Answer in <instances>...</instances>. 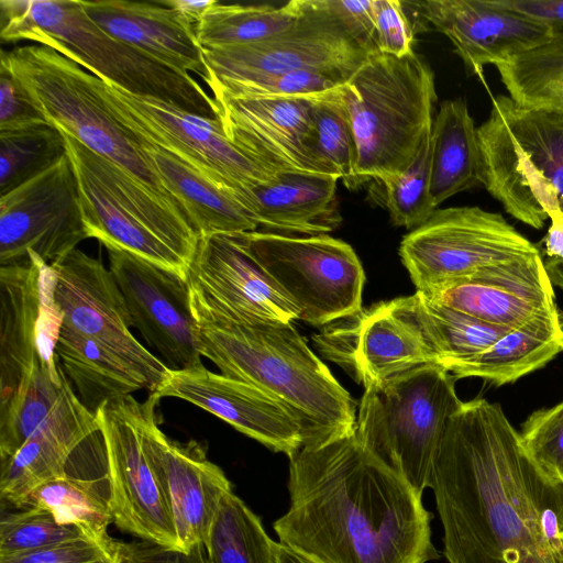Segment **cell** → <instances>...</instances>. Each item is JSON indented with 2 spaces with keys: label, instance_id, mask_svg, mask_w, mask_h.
<instances>
[{
  "label": "cell",
  "instance_id": "55",
  "mask_svg": "<svg viewBox=\"0 0 563 563\" xmlns=\"http://www.w3.org/2000/svg\"><path fill=\"white\" fill-rule=\"evenodd\" d=\"M107 563H113V560H112V561H110V562H107Z\"/></svg>",
  "mask_w": 563,
  "mask_h": 563
},
{
  "label": "cell",
  "instance_id": "39",
  "mask_svg": "<svg viewBox=\"0 0 563 563\" xmlns=\"http://www.w3.org/2000/svg\"><path fill=\"white\" fill-rule=\"evenodd\" d=\"M65 154L63 132L48 121L0 131V196L42 174Z\"/></svg>",
  "mask_w": 563,
  "mask_h": 563
},
{
  "label": "cell",
  "instance_id": "53",
  "mask_svg": "<svg viewBox=\"0 0 563 563\" xmlns=\"http://www.w3.org/2000/svg\"><path fill=\"white\" fill-rule=\"evenodd\" d=\"M275 554L276 563H319L305 553L280 542L275 543Z\"/></svg>",
  "mask_w": 563,
  "mask_h": 563
},
{
  "label": "cell",
  "instance_id": "52",
  "mask_svg": "<svg viewBox=\"0 0 563 563\" xmlns=\"http://www.w3.org/2000/svg\"><path fill=\"white\" fill-rule=\"evenodd\" d=\"M551 224L543 238L544 252L549 258L563 260V216L554 213L550 217Z\"/></svg>",
  "mask_w": 563,
  "mask_h": 563
},
{
  "label": "cell",
  "instance_id": "20",
  "mask_svg": "<svg viewBox=\"0 0 563 563\" xmlns=\"http://www.w3.org/2000/svg\"><path fill=\"white\" fill-rule=\"evenodd\" d=\"M109 269L133 328L170 369L202 366L197 319L186 277L131 253L108 249Z\"/></svg>",
  "mask_w": 563,
  "mask_h": 563
},
{
  "label": "cell",
  "instance_id": "36",
  "mask_svg": "<svg viewBox=\"0 0 563 563\" xmlns=\"http://www.w3.org/2000/svg\"><path fill=\"white\" fill-rule=\"evenodd\" d=\"M413 297L420 321L438 356V364L451 374L510 331L432 302L417 290Z\"/></svg>",
  "mask_w": 563,
  "mask_h": 563
},
{
  "label": "cell",
  "instance_id": "41",
  "mask_svg": "<svg viewBox=\"0 0 563 563\" xmlns=\"http://www.w3.org/2000/svg\"><path fill=\"white\" fill-rule=\"evenodd\" d=\"M431 164L432 132L402 173L382 181L386 191V208L394 225L412 231L427 222L437 210L430 195Z\"/></svg>",
  "mask_w": 563,
  "mask_h": 563
},
{
  "label": "cell",
  "instance_id": "34",
  "mask_svg": "<svg viewBox=\"0 0 563 563\" xmlns=\"http://www.w3.org/2000/svg\"><path fill=\"white\" fill-rule=\"evenodd\" d=\"M21 508L45 510L92 538H109L108 527L113 523L108 474L67 473L53 478L34 488Z\"/></svg>",
  "mask_w": 563,
  "mask_h": 563
},
{
  "label": "cell",
  "instance_id": "38",
  "mask_svg": "<svg viewBox=\"0 0 563 563\" xmlns=\"http://www.w3.org/2000/svg\"><path fill=\"white\" fill-rule=\"evenodd\" d=\"M275 543L232 490L221 499L203 542L209 563H276Z\"/></svg>",
  "mask_w": 563,
  "mask_h": 563
},
{
  "label": "cell",
  "instance_id": "30",
  "mask_svg": "<svg viewBox=\"0 0 563 563\" xmlns=\"http://www.w3.org/2000/svg\"><path fill=\"white\" fill-rule=\"evenodd\" d=\"M563 352V311L540 314L510 330L486 350L464 362L452 375L477 377L493 385L511 384L544 367Z\"/></svg>",
  "mask_w": 563,
  "mask_h": 563
},
{
  "label": "cell",
  "instance_id": "27",
  "mask_svg": "<svg viewBox=\"0 0 563 563\" xmlns=\"http://www.w3.org/2000/svg\"><path fill=\"white\" fill-rule=\"evenodd\" d=\"M79 1L89 19L113 38L177 73H195L206 80L196 27L179 12L157 1Z\"/></svg>",
  "mask_w": 563,
  "mask_h": 563
},
{
  "label": "cell",
  "instance_id": "2",
  "mask_svg": "<svg viewBox=\"0 0 563 563\" xmlns=\"http://www.w3.org/2000/svg\"><path fill=\"white\" fill-rule=\"evenodd\" d=\"M289 457L290 505L279 542L319 563H427L439 559L432 515L356 431Z\"/></svg>",
  "mask_w": 563,
  "mask_h": 563
},
{
  "label": "cell",
  "instance_id": "6",
  "mask_svg": "<svg viewBox=\"0 0 563 563\" xmlns=\"http://www.w3.org/2000/svg\"><path fill=\"white\" fill-rule=\"evenodd\" d=\"M63 135L88 239L186 277L199 240L186 214L70 135Z\"/></svg>",
  "mask_w": 563,
  "mask_h": 563
},
{
  "label": "cell",
  "instance_id": "43",
  "mask_svg": "<svg viewBox=\"0 0 563 563\" xmlns=\"http://www.w3.org/2000/svg\"><path fill=\"white\" fill-rule=\"evenodd\" d=\"M16 510L1 517L0 556L20 554L89 537L76 526L59 523L45 510L35 508Z\"/></svg>",
  "mask_w": 563,
  "mask_h": 563
},
{
  "label": "cell",
  "instance_id": "7",
  "mask_svg": "<svg viewBox=\"0 0 563 563\" xmlns=\"http://www.w3.org/2000/svg\"><path fill=\"white\" fill-rule=\"evenodd\" d=\"M0 63L49 123L184 212L147 161L136 134L112 113L97 76L38 44L1 51Z\"/></svg>",
  "mask_w": 563,
  "mask_h": 563
},
{
  "label": "cell",
  "instance_id": "21",
  "mask_svg": "<svg viewBox=\"0 0 563 563\" xmlns=\"http://www.w3.org/2000/svg\"><path fill=\"white\" fill-rule=\"evenodd\" d=\"M212 98L217 119L229 141L264 169L275 175L333 176L314 151L311 115L314 97Z\"/></svg>",
  "mask_w": 563,
  "mask_h": 563
},
{
  "label": "cell",
  "instance_id": "40",
  "mask_svg": "<svg viewBox=\"0 0 563 563\" xmlns=\"http://www.w3.org/2000/svg\"><path fill=\"white\" fill-rule=\"evenodd\" d=\"M314 151L347 188H355L356 145L341 86L312 99Z\"/></svg>",
  "mask_w": 563,
  "mask_h": 563
},
{
  "label": "cell",
  "instance_id": "26",
  "mask_svg": "<svg viewBox=\"0 0 563 563\" xmlns=\"http://www.w3.org/2000/svg\"><path fill=\"white\" fill-rule=\"evenodd\" d=\"M99 432L96 415L84 406L69 384L43 423L13 455L0 461L2 506L18 509L43 483L67 473H79L70 466L73 457Z\"/></svg>",
  "mask_w": 563,
  "mask_h": 563
},
{
  "label": "cell",
  "instance_id": "15",
  "mask_svg": "<svg viewBox=\"0 0 563 563\" xmlns=\"http://www.w3.org/2000/svg\"><path fill=\"white\" fill-rule=\"evenodd\" d=\"M88 239L67 153L52 167L0 196V266L30 254L52 265Z\"/></svg>",
  "mask_w": 563,
  "mask_h": 563
},
{
  "label": "cell",
  "instance_id": "12",
  "mask_svg": "<svg viewBox=\"0 0 563 563\" xmlns=\"http://www.w3.org/2000/svg\"><path fill=\"white\" fill-rule=\"evenodd\" d=\"M373 53L354 36L328 0H299L297 19L287 30L252 44L202 48L205 82L301 69L351 78Z\"/></svg>",
  "mask_w": 563,
  "mask_h": 563
},
{
  "label": "cell",
  "instance_id": "14",
  "mask_svg": "<svg viewBox=\"0 0 563 563\" xmlns=\"http://www.w3.org/2000/svg\"><path fill=\"white\" fill-rule=\"evenodd\" d=\"M98 89L122 123L223 188L239 189L277 177L238 150L217 118L129 92L100 78Z\"/></svg>",
  "mask_w": 563,
  "mask_h": 563
},
{
  "label": "cell",
  "instance_id": "46",
  "mask_svg": "<svg viewBox=\"0 0 563 563\" xmlns=\"http://www.w3.org/2000/svg\"><path fill=\"white\" fill-rule=\"evenodd\" d=\"M373 14L378 52L395 57L415 53L413 30L401 1L373 0Z\"/></svg>",
  "mask_w": 563,
  "mask_h": 563
},
{
  "label": "cell",
  "instance_id": "28",
  "mask_svg": "<svg viewBox=\"0 0 563 563\" xmlns=\"http://www.w3.org/2000/svg\"><path fill=\"white\" fill-rule=\"evenodd\" d=\"M335 176L284 173L269 181L231 189L257 228L273 233L319 235L342 221Z\"/></svg>",
  "mask_w": 563,
  "mask_h": 563
},
{
  "label": "cell",
  "instance_id": "13",
  "mask_svg": "<svg viewBox=\"0 0 563 563\" xmlns=\"http://www.w3.org/2000/svg\"><path fill=\"white\" fill-rule=\"evenodd\" d=\"M318 352L364 389L427 364L438 356L417 312L413 295L361 308L313 335Z\"/></svg>",
  "mask_w": 563,
  "mask_h": 563
},
{
  "label": "cell",
  "instance_id": "17",
  "mask_svg": "<svg viewBox=\"0 0 563 563\" xmlns=\"http://www.w3.org/2000/svg\"><path fill=\"white\" fill-rule=\"evenodd\" d=\"M194 307L244 323H291L299 309L239 233L199 236L186 273Z\"/></svg>",
  "mask_w": 563,
  "mask_h": 563
},
{
  "label": "cell",
  "instance_id": "49",
  "mask_svg": "<svg viewBox=\"0 0 563 563\" xmlns=\"http://www.w3.org/2000/svg\"><path fill=\"white\" fill-rule=\"evenodd\" d=\"M354 36L369 51L377 52L373 0H328Z\"/></svg>",
  "mask_w": 563,
  "mask_h": 563
},
{
  "label": "cell",
  "instance_id": "11",
  "mask_svg": "<svg viewBox=\"0 0 563 563\" xmlns=\"http://www.w3.org/2000/svg\"><path fill=\"white\" fill-rule=\"evenodd\" d=\"M538 254L539 247L501 214L479 207L437 209L399 246L401 262L419 291Z\"/></svg>",
  "mask_w": 563,
  "mask_h": 563
},
{
  "label": "cell",
  "instance_id": "9",
  "mask_svg": "<svg viewBox=\"0 0 563 563\" xmlns=\"http://www.w3.org/2000/svg\"><path fill=\"white\" fill-rule=\"evenodd\" d=\"M455 382L442 366L427 364L364 389L358 405L355 431L362 443L419 495L429 487L445 428L464 402Z\"/></svg>",
  "mask_w": 563,
  "mask_h": 563
},
{
  "label": "cell",
  "instance_id": "51",
  "mask_svg": "<svg viewBox=\"0 0 563 563\" xmlns=\"http://www.w3.org/2000/svg\"><path fill=\"white\" fill-rule=\"evenodd\" d=\"M157 2L174 9L196 25L216 0H162Z\"/></svg>",
  "mask_w": 563,
  "mask_h": 563
},
{
  "label": "cell",
  "instance_id": "37",
  "mask_svg": "<svg viewBox=\"0 0 563 563\" xmlns=\"http://www.w3.org/2000/svg\"><path fill=\"white\" fill-rule=\"evenodd\" d=\"M496 68L514 101L563 113V36H552Z\"/></svg>",
  "mask_w": 563,
  "mask_h": 563
},
{
  "label": "cell",
  "instance_id": "29",
  "mask_svg": "<svg viewBox=\"0 0 563 563\" xmlns=\"http://www.w3.org/2000/svg\"><path fill=\"white\" fill-rule=\"evenodd\" d=\"M133 132L165 189L181 207L199 236L257 230L231 189L219 186L181 158Z\"/></svg>",
  "mask_w": 563,
  "mask_h": 563
},
{
  "label": "cell",
  "instance_id": "8",
  "mask_svg": "<svg viewBox=\"0 0 563 563\" xmlns=\"http://www.w3.org/2000/svg\"><path fill=\"white\" fill-rule=\"evenodd\" d=\"M477 135L481 184L507 213L537 230L563 216V113L497 96Z\"/></svg>",
  "mask_w": 563,
  "mask_h": 563
},
{
  "label": "cell",
  "instance_id": "4",
  "mask_svg": "<svg viewBox=\"0 0 563 563\" xmlns=\"http://www.w3.org/2000/svg\"><path fill=\"white\" fill-rule=\"evenodd\" d=\"M0 37L3 43L32 41L51 47L129 92L217 118L213 98L191 75L113 38L89 19L79 0H0Z\"/></svg>",
  "mask_w": 563,
  "mask_h": 563
},
{
  "label": "cell",
  "instance_id": "24",
  "mask_svg": "<svg viewBox=\"0 0 563 563\" xmlns=\"http://www.w3.org/2000/svg\"><path fill=\"white\" fill-rule=\"evenodd\" d=\"M419 292L432 302L510 330L559 309L541 254L489 266Z\"/></svg>",
  "mask_w": 563,
  "mask_h": 563
},
{
  "label": "cell",
  "instance_id": "10",
  "mask_svg": "<svg viewBox=\"0 0 563 563\" xmlns=\"http://www.w3.org/2000/svg\"><path fill=\"white\" fill-rule=\"evenodd\" d=\"M251 255L299 309V319L324 327L362 308L364 268L352 246L328 234L239 233Z\"/></svg>",
  "mask_w": 563,
  "mask_h": 563
},
{
  "label": "cell",
  "instance_id": "23",
  "mask_svg": "<svg viewBox=\"0 0 563 563\" xmlns=\"http://www.w3.org/2000/svg\"><path fill=\"white\" fill-rule=\"evenodd\" d=\"M151 394L188 401L228 422L274 452L290 456L302 446L301 429L275 398L247 383L216 374L203 365L170 369Z\"/></svg>",
  "mask_w": 563,
  "mask_h": 563
},
{
  "label": "cell",
  "instance_id": "25",
  "mask_svg": "<svg viewBox=\"0 0 563 563\" xmlns=\"http://www.w3.org/2000/svg\"><path fill=\"white\" fill-rule=\"evenodd\" d=\"M424 19L453 44L467 73L483 77L499 65L552 38L544 24L498 0H427L417 3Z\"/></svg>",
  "mask_w": 563,
  "mask_h": 563
},
{
  "label": "cell",
  "instance_id": "31",
  "mask_svg": "<svg viewBox=\"0 0 563 563\" xmlns=\"http://www.w3.org/2000/svg\"><path fill=\"white\" fill-rule=\"evenodd\" d=\"M55 353L58 363L84 406L96 411L114 400L146 388L150 380L134 366L97 341L60 323Z\"/></svg>",
  "mask_w": 563,
  "mask_h": 563
},
{
  "label": "cell",
  "instance_id": "48",
  "mask_svg": "<svg viewBox=\"0 0 563 563\" xmlns=\"http://www.w3.org/2000/svg\"><path fill=\"white\" fill-rule=\"evenodd\" d=\"M47 121L8 67L0 63V131Z\"/></svg>",
  "mask_w": 563,
  "mask_h": 563
},
{
  "label": "cell",
  "instance_id": "44",
  "mask_svg": "<svg viewBox=\"0 0 563 563\" xmlns=\"http://www.w3.org/2000/svg\"><path fill=\"white\" fill-rule=\"evenodd\" d=\"M520 438L531 460L563 485V400L533 411L522 423Z\"/></svg>",
  "mask_w": 563,
  "mask_h": 563
},
{
  "label": "cell",
  "instance_id": "33",
  "mask_svg": "<svg viewBox=\"0 0 563 563\" xmlns=\"http://www.w3.org/2000/svg\"><path fill=\"white\" fill-rule=\"evenodd\" d=\"M40 357L14 395L0 404V461L13 455L52 413L69 382L55 353L44 344Z\"/></svg>",
  "mask_w": 563,
  "mask_h": 563
},
{
  "label": "cell",
  "instance_id": "5",
  "mask_svg": "<svg viewBox=\"0 0 563 563\" xmlns=\"http://www.w3.org/2000/svg\"><path fill=\"white\" fill-rule=\"evenodd\" d=\"M356 145L355 187L402 173L432 132L438 96L423 57L375 52L341 86Z\"/></svg>",
  "mask_w": 563,
  "mask_h": 563
},
{
  "label": "cell",
  "instance_id": "45",
  "mask_svg": "<svg viewBox=\"0 0 563 563\" xmlns=\"http://www.w3.org/2000/svg\"><path fill=\"white\" fill-rule=\"evenodd\" d=\"M114 539L81 538L46 548L0 556V563H107L113 560Z\"/></svg>",
  "mask_w": 563,
  "mask_h": 563
},
{
  "label": "cell",
  "instance_id": "18",
  "mask_svg": "<svg viewBox=\"0 0 563 563\" xmlns=\"http://www.w3.org/2000/svg\"><path fill=\"white\" fill-rule=\"evenodd\" d=\"M51 267L53 300L62 324L125 360L150 380L154 391L169 368L132 334L124 298L110 269L79 249Z\"/></svg>",
  "mask_w": 563,
  "mask_h": 563
},
{
  "label": "cell",
  "instance_id": "32",
  "mask_svg": "<svg viewBox=\"0 0 563 563\" xmlns=\"http://www.w3.org/2000/svg\"><path fill=\"white\" fill-rule=\"evenodd\" d=\"M477 128L463 99L443 101L432 124L430 195L438 208L450 197L481 184Z\"/></svg>",
  "mask_w": 563,
  "mask_h": 563
},
{
  "label": "cell",
  "instance_id": "1",
  "mask_svg": "<svg viewBox=\"0 0 563 563\" xmlns=\"http://www.w3.org/2000/svg\"><path fill=\"white\" fill-rule=\"evenodd\" d=\"M429 487L449 563H563V485L531 460L499 404L463 402Z\"/></svg>",
  "mask_w": 563,
  "mask_h": 563
},
{
  "label": "cell",
  "instance_id": "16",
  "mask_svg": "<svg viewBox=\"0 0 563 563\" xmlns=\"http://www.w3.org/2000/svg\"><path fill=\"white\" fill-rule=\"evenodd\" d=\"M139 404L128 395L104 402L95 413L106 452L113 523L141 540L178 548L166 495L142 446Z\"/></svg>",
  "mask_w": 563,
  "mask_h": 563
},
{
  "label": "cell",
  "instance_id": "35",
  "mask_svg": "<svg viewBox=\"0 0 563 563\" xmlns=\"http://www.w3.org/2000/svg\"><path fill=\"white\" fill-rule=\"evenodd\" d=\"M299 0L283 7L225 4L216 0L195 25L202 48L236 46L267 40L297 19Z\"/></svg>",
  "mask_w": 563,
  "mask_h": 563
},
{
  "label": "cell",
  "instance_id": "3",
  "mask_svg": "<svg viewBox=\"0 0 563 563\" xmlns=\"http://www.w3.org/2000/svg\"><path fill=\"white\" fill-rule=\"evenodd\" d=\"M201 356L253 385L297 420L302 446L355 431L357 404L291 323H244L192 306Z\"/></svg>",
  "mask_w": 563,
  "mask_h": 563
},
{
  "label": "cell",
  "instance_id": "50",
  "mask_svg": "<svg viewBox=\"0 0 563 563\" xmlns=\"http://www.w3.org/2000/svg\"><path fill=\"white\" fill-rule=\"evenodd\" d=\"M504 7L525 14L563 36V0H498Z\"/></svg>",
  "mask_w": 563,
  "mask_h": 563
},
{
  "label": "cell",
  "instance_id": "22",
  "mask_svg": "<svg viewBox=\"0 0 563 563\" xmlns=\"http://www.w3.org/2000/svg\"><path fill=\"white\" fill-rule=\"evenodd\" d=\"M53 271L33 254L0 266V404L10 399L35 366L41 338L58 330Z\"/></svg>",
  "mask_w": 563,
  "mask_h": 563
},
{
  "label": "cell",
  "instance_id": "19",
  "mask_svg": "<svg viewBox=\"0 0 563 563\" xmlns=\"http://www.w3.org/2000/svg\"><path fill=\"white\" fill-rule=\"evenodd\" d=\"M158 402L151 394L139 404L142 446L166 495L178 548L188 550L205 542L221 499L232 486L224 472L208 460L202 443L179 442L161 430Z\"/></svg>",
  "mask_w": 563,
  "mask_h": 563
},
{
  "label": "cell",
  "instance_id": "42",
  "mask_svg": "<svg viewBox=\"0 0 563 563\" xmlns=\"http://www.w3.org/2000/svg\"><path fill=\"white\" fill-rule=\"evenodd\" d=\"M346 76L301 69L238 80L209 81L213 96L230 98H303L327 93L345 84Z\"/></svg>",
  "mask_w": 563,
  "mask_h": 563
},
{
  "label": "cell",
  "instance_id": "54",
  "mask_svg": "<svg viewBox=\"0 0 563 563\" xmlns=\"http://www.w3.org/2000/svg\"><path fill=\"white\" fill-rule=\"evenodd\" d=\"M544 266L552 285L563 290V260L549 258Z\"/></svg>",
  "mask_w": 563,
  "mask_h": 563
},
{
  "label": "cell",
  "instance_id": "47",
  "mask_svg": "<svg viewBox=\"0 0 563 563\" xmlns=\"http://www.w3.org/2000/svg\"><path fill=\"white\" fill-rule=\"evenodd\" d=\"M113 563H209L203 543L188 550L148 541L114 540Z\"/></svg>",
  "mask_w": 563,
  "mask_h": 563
}]
</instances>
